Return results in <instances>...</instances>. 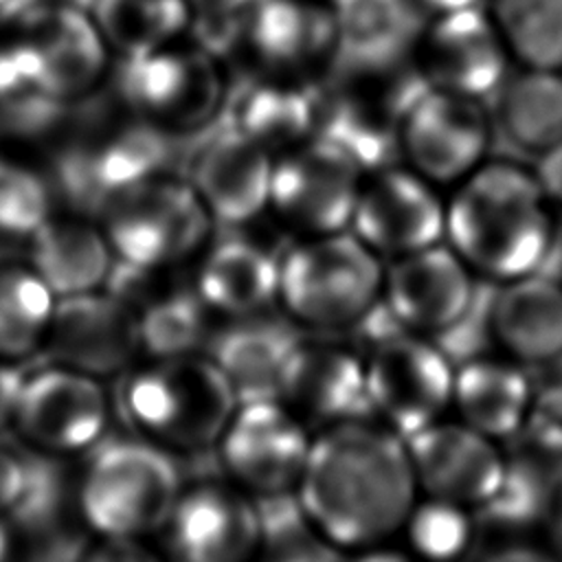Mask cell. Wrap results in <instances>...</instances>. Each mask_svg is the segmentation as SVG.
<instances>
[{"instance_id":"cell-1","label":"cell","mask_w":562,"mask_h":562,"mask_svg":"<svg viewBox=\"0 0 562 562\" xmlns=\"http://www.w3.org/2000/svg\"><path fill=\"white\" fill-rule=\"evenodd\" d=\"M294 494L310 525L342 553L402 533L422 496L406 439L373 417L314 432Z\"/></svg>"},{"instance_id":"cell-2","label":"cell","mask_w":562,"mask_h":562,"mask_svg":"<svg viewBox=\"0 0 562 562\" xmlns=\"http://www.w3.org/2000/svg\"><path fill=\"white\" fill-rule=\"evenodd\" d=\"M560 231L533 169L485 160L446 198L443 241L487 283L544 272Z\"/></svg>"},{"instance_id":"cell-3","label":"cell","mask_w":562,"mask_h":562,"mask_svg":"<svg viewBox=\"0 0 562 562\" xmlns=\"http://www.w3.org/2000/svg\"><path fill=\"white\" fill-rule=\"evenodd\" d=\"M184 481L176 457L140 439H103L77 472L72 505L90 538L160 536Z\"/></svg>"},{"instance_id":"cell-4","label":"cell","mask_w":562,"mask_h":562,"mask_svg":"<svg viewBox=\"0 0 562 562\" xmlns=\"http://www.w3.org/2000/svg\"><path fill=\"white\" fill-rule=\"evenodd\" d=\"M237 404L206 353L149 358L121 386V411L136 437L173 457L215 448Z\"/></svg>"},{"instance_id":"cell-5","label":"cell","mask_w":562,"mask_h":562,"mask_svg":"<svg viewBox=\"0 0 562 562\" xmlns=\"http://www.w3.org/2000/svg\"><path fill=\"white\" fill-rule=\"evenodd\" d=\"M426 90L413 55L389 61L336 55L316 81V134L349 154L364 173L391 165L400 156L402 121Z\"/></svg>"},{"instance_id":"cell-6","label":"cell","mask_w":562,"mask_h":562,"mask_svg":"<svg viewBox=\"0 0 562 562\" xmlns=\"http://www.w3.org/2000/svg\"><path fill=\"white\" fill-rule=\"evenodd\" d=\"M384 268L351 231L294 237L279 252L277 305L299 329L349 331L380 303Z\"/></svg>"},{"instance_id":"cell-7","label":"cell","mask_w":562,"mask_h":562,"mask_svg":"<svg viewBox=\"0 0 562 562\" xmlns=\"http://www.w3.org/2000/svg\"><path fill=\"white\" fill-rule=\"evenodd\" d=\"M231 70L187 35L136 57H121L114 97L173 140L200 136L224 112Z\"/></svg>"},{"instance_id":"cell-8","label":"cell","mask_w":562,"mask_h":562,"mask_svg":"<svg viewBox=\"0 0 562 562\" xmlns=\"http://www.w3.org/2000/svg\"><path fill=\"white\" fill-rule=\"evenodd\" d=\"M114 259L182 270L215 233V222L184 176L162 171L112 195L97 213Z\"/></svg>"},{"instance_id":"cell-9","label":"cell","mask_w":562,"mask_h":562,"mask_svg":"<svg viewBox=\"0 0 562 562\" xmlns=\"http://www.w3.org/2000/svg\"><path fill=\"white\" fill-rule=\"evenodd\" d=\"M83 119L55 160L59 189L77 209L97 215L119 191L169 171L176 140L119 99L114 110L88 108Z\"/></svg>"},{"instance_id":"cell-10","label":"cell","mask_w":562,"mask_h":562,"mask_svg":"<svg viewBox=\"0 0 562 562\" xmlns=\"http://www.w3.org/2000/svg\"><path fill=\"white\" fill-rule=\"evenodd\" d=\"M360 356L369 413L400 437H413L450 411L454 362L432 338L397 327Z\"/></svg>"},{"instance_id":"cell-11","label":"cell","mask_w":562,"mask_h":562,"mask_svg":"<svg viewBox=\"0 0 562 562\" xmlns=\"http://www.w3.org/2000/svg\"><path fill=\"white\" fill-rule=\"evenodd\" d=\"M362 178L349 154L314 134L274 156L268 213L292 237L349 231Z\"/></svg>"},{"instance_id":"cell-12","label":"cell","mask_w":562,"mask_h":562,"mask_svg":"<svg viewBox=\"0 0 562 562\" xmlns=\"http://www.w3.org/2000/svg\"><path fill=\"white\" fill-rule=\"evenodd\" d=\"M314 432L281 400L239 402L215 443L224 479L252 498L294 494Z\"/></svg>"},{"instance_id":"cell-13","label":"cell","mask_w":562,"mask_h":562,"mask_svg":"<svg viewBox=\"0 0 562 562\" xmlns=\"http://www.w3.org/2000/svg\"><path fill=\"white\" fill-rule=\"evenodd\" d=\"M492 132L481 99L428 88L402 121L397 151L406 167L450 191L487 160Z\"/></svg>"},{"instance_id":"cell-14","label":"cell","mask_w":562,"mask_h":562,"mask_svg":"<svg viewBox=\"0 0 562 562\" xmlns=\"http://www.w3.org/2000/svg\"><path fill=\"white\" fill-rule=\"evenodd\" d=\"M110 424V402L92 375L50 367L26 378L13 417L24 448L44 459L88 454Z\"/></svg>"},{"instance_id":"cell-15","label":"cell","mask_w":562,"mask_h":562,"mask_svg":"<svg viewBox=\"0 0 562 562\" xmlns=\"http://www.w3.org/2000/svg\"><path fill=\"white\" fill-rule=\"evenodd\" d=\"M171 562H257L259 503L228 479L184 483L160 531Z\"/></svg>"},{"instance_id":"cell-16","label":"cell","mask_w":562,"mask_h":562,"mask_svg":"<svg viewBox=\"0 0 562 562\" xmlns=\"http://www.w3.org/2000/svg\"><path fill=\"white\" fill-rule=\"evenodd\" d=\"M349 231L378 257H397L443 241L446 200L441 189L404 162L367 171Z\"/></svg>"},{"instance_id":"cell-17","label":"cell","mask_w":562,"mask_h":562,"mask_svg":"<svg viewBox=\"0 0 562 562\" xmlns=\"http://www.w3.org/2000/svg\"><path fill=\"white\" fill-rule=\"evenodd\" d=\"M411 55L428 88L481 101L496 94L509 77L512 57L481 4L435 13L422 26Z\"/></svg>"},{"instance_id":"cell-18","label":"cell","mask_w":562,"mask_h":562,"mask_svg":"<svg viewBox=\"0 0 562 562\" xmlns=\"http://www.w3.org/2000/svg\"><path fill=\"white\" fill-rule=\"evenodd\" d=\"M336 53L325 0H257L244 18L241 59L233 75L263 72L316 83Z\"/></svg>"},{"instance_id":"cell-19","label":"cell","mask_w":562,"mask_h":562,"mask_svg":"<svg viewBox=\"0 0 562 562\" xmlns=\"http://www.w3.org/2000/svg\"><path fill=\"white\" fill-rule=\"evenodd\" d=\"M483 288L485 281L439 241L386 263L382 303L404 329L439 340L470 314Z\"/></svg>"},{"instance_id":"cell-20","label":"cell","mask_w":562,"mask_h":562,"mask_svg":"<svg viewBox=\"0 0 562 562\" xmlns=\"http://www.w3.org/2000/svg\"><path fill=\"white\" fill-rule=\"evenodd\" d=\"M274 156L226 123L200 134L184 178L215 226L239 228L268 211Z\"/></svg>"},{"instance_id":"cell-21","label":"cell","mask_w":562,"mask_h":562,"mask_svg":"<svg viewBox=\"0 0 562 562\" xmlns=\"http://www.w3.org/2000/svg\"><path fill=\"white\" fill-rule=\"evenodd\" d=\"M44 345L57 367L97 380L125 371L143 353L134 310L105 290L57 299Z\"/></svg>"},{"instance_id":"cell-22","label":"cell","mask_w":562,"mask_h":562,"mask_svg":"<svg viewBox=\"0 0 562 562\" xmlns=\"http://www.w3.org/2000/svg\"><path fill=\"white\" fill-rule=\"evenodd\" d=\"M422 496L468 509L487 503L505 476V450L459 419H439L406 439Z\"/></svg>"},{"instance_id":"cell-23","label":"cell","mask_w":562,"mask_h":562,"mask_svg":"<svg viewBox=\"0 0 562 562\" xmlns=\"http://www.w3.org/2000/svg\"><path fill=\"white\" fill-rule=\"evenodd\" d=\"M277 400L318 430L371 417L364 360L351 342L331 340L323 334L303 336L285 367Z\"/></svg>"},{"instance_id":"cell-24","label":"cell","mask_w":562,"mask_h":562,"mask_svg":"<svg viewBox=\"0 0 562 562\" xmlns=\"http://www.w3.org/2000/svg\"><path fill=\"white\" fill-rule=\"evenodd\" d=\"M279 252L244 233L211 237L191 263L193 288L220 321L268 312L277 305Z\"/></svg>"},{"instance_id":"cell-25","label":"cell","mask_w":562,"mask_h":562,"mask_svg":"<svg viewBox=\"0 0 562 562\" xmlns=\"http://www.w3.org/2000/svg\"><path fill=\"white\" fill-rule=\"evenodd\" d=\"M9 22L22 31L20 40L33 50L46 79L66 103L92 94L108 70L110 46L88 11L37 7Z\"/></svg>"},{"instance_id":"cell-26","label":"cell","mask_w":562,"mask_h":562,"mask_svg":"<svg viewBox=\"0 0 562 562\" xmlns=\"http://www.w3.org/2000/svg\"><path fill=\"white\" fill-rule=\"evenodd\" d=\"M220 121L277 156L316 134V83L263 72L233 75Z\"/></svg>"},{"instance_id":"cell-27","label":"cell","mask_w":562,"mask_h":562,"mask_svg":"<svg viewBox=\"0 0 562 562\" xmlns=\"http://www.w3.org/2000/svg\"><path fill=\"white\" fill-rule=\"evenodd\" d=\"M301 340L303 334L292 321L268 310L217 323L204 353L231 382L239 402L272 400Z\"/></svg>"},{"instance_id":"cell-28","label":"cell","mask_w":562,"mask_h":562,"mask_svg":"<svg viewBox=\"0 0 562 562\" xmlns=\"http://www.w3.org/2000/svg\"><path fill=\"white\" fill-rule=\"evenodd\" d=\"M490 334L501 353L520 364L562 358V281L536 272L494 288Z\"/></svg>"},{"instance_id":"cell-29","label":"cell","mask_w":562,"mask_h":562,"mask_svg":"<svg viewBox=\"0 0 562 562\" xmlns=\"http://www.w3.org/2000/svg\"><path fill=\"white\" fill-rule=\"evenodd\" d=\"M536 386L525 367L505 353H479L454 364V419L476 432L503 441L527 422Z\"/></svg>"},{"instance_id":"cell-30","label":"cell","mask_w":562,"mask_h":562,"mask_svg":"<svg viewBox=\"0 0 562 562\" xmlns=\"http://www.w3.org/2000/svg\"><path fill=\"white\" fill-rule=\"evenodd\" d=\"M29 241L31 268L55 299L105 285L114 255L101 226L79 217H48Z\"/></svg>"},{"instance_id":"cell-31","label":"cell","mask_w":562,"mask_h":562,"mask_svg":"<svg viewBox=\"0 0 562 562\" xmlns=\"http://www.w3.org/2000/svg\"><path fill=\"white\" fill-rule=\"evenodd\" d=\"M340 57L389 61L411 57L422 33L415 0H325Z\"/></svg>"},{"instance_id":"cell-32","label":"cell","mask_w":562,"mask_h":562,"mask_svg":"<svg viewBox=\"0 0 562 562\" xmlns=\"http://www.w3.org/2000/svg\"><path fill=\"white\" fill-rule=\"evenodd\" d=\"M496 123L507 140L542 154L562 140V70L520 68L496 92Z\"/></svg>"},{"instance_id":"cell-33","label":"cell","mask_w":562,"mask_h":562,"mask_svg":"<svg viewBox=\"0 0 562 562\" xmlns=\"http://www.w3.org/2000/svg\"><path fill=\"white\" fill-rule=\"evenodd\" d=\"M140 349L147 358L204 353L215 316L202 303L184 270L136 310Z\"/></svg>"},{"instance_id":"cell-34","label":"cell","mask_w":562,"mask_h":562,"mask_svg":"<svg viewBox=\"0 0 562 562\" xmlns=\"http://www.w3.org/2000/svg\"><path fill=\"white\" fill-rule=\"evenodd\" d=\"M68 105L22 40L0 48V134L40 136L66 116Z\"/></svg>"},{"instance_id":"cell-35","label":"cell","mask_w":562,"mask_h":562,"mask_svg":"<svg viewBox=\"0 0 562 562\" xmlns=\"http://www.w3.org/2000/svg\"><path fill=\"white\" fill-rule=\"evenodd\" d=\"M105 44L121 57H136L187 35V0H94L88 11Z\"/></svg>"},{"instance_id":"cell-36","label":"cell","mask_w":562,"mask_h":562,"mask_svg":"<svg viewBox=\"0 0 562 562\" xmlns=\"http://www.w3.org/2000/svg\"><path fill=\"white\" fill-rule=\"evenodd\" d=\"M487 11L512 61L562 70V0H490Z\"/></svg>"},{"instance_id":"cell-37","label":"cell","mask_w":562,"mask_h":562,"mask_svg":"<svg viewBox=\"0 0 562 562\" xmlns=\"http://www.w3.org/2000/svg\"><path fill=\"white\" fill-rule=\"evenodd\" d=\"M61 485L53 459L0 443V520L18 536L40 527L59 503Z\"/></svg>"},{"instance_id":"cell-38","label":"cell","mask_w":562,"mask_h":562,"mask_svg":"<svg viewBox=\"0 0 562 562\" xmlns=\"http://www.w3.org/2000/svg\"><path fill=\"white\" fill-rule=\"evenodd\" d=\"M55 294L33 268L0 266V356L22 358L48 331Z\"/></svg>"},{"instance_id":"cell-39","label":"cell","mask_w":562,"mask_h":562,"mask_svg":"<svg viewBox=\"0 0 562 562\" xmlns=\"http://www.w3.org/2000/svg\"><path fill=\"white\" fill-rule=\"evenodd\" d=\"M402 533L406 551L417 562H461L476 536L472 509L430 496H419Z\"/></svg>"},{"instance_id":"cell-40","label":"cell","mask_w":562,"mask_h":562,"mask_svg":"<svg viewBox=\"0 0 562 562\" xmlns=\"http://www.w3.org/2000/svg\"><path fill=\"white\" fill-rule=\"evenodd\" d=\"M46 184L31 169L0 158V237H31L50 215Z\"/></svg>"},{"instance_id":"cell-41","label":"cell","mask_w":562,"mask_h":562,"mask_svg":"<svg viewBox=\"0 0 562 562\" xmlns=\"http://www.w3.org/2000/svg\"><path fill=\"white\" fill-rule=\"evenodd\" d=\"M75 562H171L149 540L90 538Z\"/></svg>"},{"instance_id":"cell-42","label":"cell","mask_w":562,"mask_h":562,"mask_svg":"<svg viewBox=\"0 0 562 562\" xmlns=\"http://www.w3.org/2000/svg\"><path fill=\"white\" fill-rule=\"evenodd\" d=\"M531 169L551 206L562 209V140L538 154V160Z\"/></svg>"},{"instance_id":"cell-43","label":"cell","mask_w":562,"mask_h":562,"mask_svg":"<svg viewBox=\"0 0 562 562\" xmlns=\"http://www.w3.org/2000/svg\"><path fill=\"white\" fill-rule=\"evenodd\" d=\"M26 378L29 375L20 364L0 362V430L13 426L15 408Z\"/></svg>"},{"instance_id":"cell-44","label":"cell","mask_w":562,"mask_h":562,"mask_svg":"<svg viewBox=\"0 0 562 562\" xmlns=\"http://www.w3.org/2000/svg\"><path fill=\"white\" fill-rule=\"evenodd\" d=\"M257 0H187L191 18H237L244 15Z\"/></svg>"},{"instance_id":"cell-45","label":"cell","mask_w":562,"mask_h":562,"mask_svg":"<svg viewBox=\"0 0 562 562\" xmlns=\"http://www.w3.org/2000/svg\"><path fill=\"white\" fill-rule=\"evenodd\" d=\"M342 562H417L406 549H395L389 542L358 549L345 555Z\"/></svg>"},{"instance_id":"cell-46","label":"cell","mask_w":562,"mask_h":562,"mask_svg":"<svg viewBox=\"0 0 562 562\" xmlns=\"http://www.w3.org/2000/svg\"><path fill=\"white\" fill-rule=\"evenodd\" d=\"M483 562H558L547 551H540L529 544H507L490 553Z\"/></svg>"},{"instance_id":"cell-47","label":"cell","mask_w":562,"mask_h":562,"mask_svg":"<svg viewBox=\"0 0 562 562\" xmlns=\"http://www.w3.org/2000/svg\"><path fill=\"white\" fill-rule=\"evenodd\" d=\"M94 4V0H11L2 11L0 18L2 20H13L15 15L29 11V9H37V7H72V9H81V11H90Z\"/></svg>"},{"instance_id":"cell-48","label":"cell","mask_w":562,"mask_h":562,"mask_svg":"<svg viewBox=\"0 0 562 562\" xmlns=\"http://www.w3.org/2000/svg\"><path fill=\"white\" fill-rule=\"evenodd\" d=\"M18 531L0 520V562H15L18 555Z\"/></svg>"},{"instance_id":"cell-49","label":"cell","mask_w":562,"mask_h":562,"mask_svg":"<svg viewBox=\"0 0 562 562\" xmlns=\"http://www.w3.org/2000/svg\"><path fill=\"white\" fill-rule=\"evenodd\" d=\"M419 9H428L432 15L435 13H446V11H457V9H468V7H479L481 0H415Z\"/></svg>"},{"instance_id":"cell-50","label":"cell","mask_w":562,"mask_h":562,"mask_svg":"<svg viewBox=\"0 0 562 562\" xmlns=\"http://www.w3.org/2000/svg\"><path fill=\"white\" fill-rule=\"evenodd\" d=\"M551 514H553L555 531H558V536H560V540H562V485L558 487V494H555V501H553V509H551Z\"/></svg>"},{"instance_id":"cell-51","label":"cell","mask_w":562,"mask_h":562,"mask_svg":"<svg viewBox=\"0 0 562 562\" xmlns=\"http://www.w3.org/2000/svg\"><path fill=\"white\" fill-rule=\"evenodd\" d=\"M9 2H11V0H0V11H2V9H4Z\"/></svg>"},{"instance_id":"cell-52","label":"cell","mask_w":562,"mask_h":562,"mask_svg":"<svg viewBox=\"0 0 562 562\" xmlns=\"http://www.w3.org/2000/svg\"><path fill=\"white\" fill-rule=\"evenodd\" d=\"M558 270H560V272H558V274H555V279H560V281H562V266H560V268H558Z\"/></svg>"}]
</instances>
